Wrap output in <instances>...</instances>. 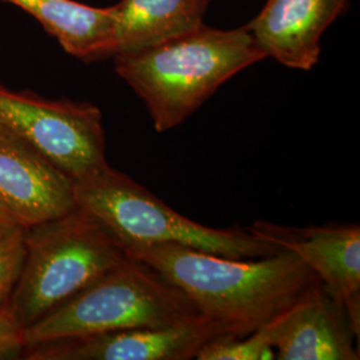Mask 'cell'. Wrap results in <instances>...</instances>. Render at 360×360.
I'll return each instance as SVG.
<instances>
[{"label":"cell","mask_w":360,"mask_h":360,"mask_svg":"<svg viewBox=\"0 0 360 360\" xmlns=\"http://www.w3.org/2000/svg\"><path fill=\"white\" fill-rule=\"evenodd\" d=\"M127 257L178 287L199 315L231 338L252 334L321 282L299 257L284 250L259 259H232L160 243L132 248Z\"/></svg>","instance_id":"obj_1"},{"label":"cell","mask_w":360,"mask_h":360,"mask_svg":"<svg viewBox=\"0 0 360 360\" xmlns=\"http://www.w3.org/2000/svg\"><path fill=\"white\" fill-rule=\"evenodd\" d=\"M266 56L245 28L198 30L114 56L115 71L142 99L156 132L175 129L219 87Z\"/></svg>","instance_id":"obj_2"},{"label":"cell","mask_w":360,"mask_h":360,"mask_svg":"<svg viewBox=\"0 0 360 360\" xmlns=\"http://www.w3.org/2000/svg\"><path fill=\"white\" fill-rule=\"evenodd\" d=\"M127 257L115 238L77 206L60 218L30 226L23 270L8 309L26 330Z\"/></svg>","instance_id":"obj_3"},{"label":"cell","mask_w":360,"mask_h":360,"mask_svg":"<svg viewBox=\"0 0 360 360\" xmlns=\"http://www.w3.org/2000/svg\"><path fill=\"white\" fill-rule=\"evenodd\" d=\"M75 203L96 219L126 254L132 248L160 243L232 259H259L281 251L247 229H212L193 221L110 165L75 181Z\"/></svg>","instance_id":"obj_4"},{"label":"cell","mask_w":360,"mask_h":360,"mask_svg":"<svg viewBox=\"0 0 360 360\" xmlns=\"http://www.w3.org/2000/svg\"><path fill=\"white\" fill-rule=\"evenodd\" d=\"M199 316L191 300L154 269L127 257L114 270L26 328L27 347L139 327H167Z\"/></svg>","instance_id":"obj_5"},{"label":"cell","mask_w":360,"mask_h":360,"mask_svg":"<svg viewBox=\"0 0 360 360\" xmlns=\"http://www.w3.org/2000/svg\"><path fill=\"white\" fill-rule=\"evenodd\" d=\"M101 110L87 102L46 99L0 84V126L74 181L108 166Z\"/></svg>","instance_id":"obj_6"},{"label":"cell","mask_w":360,"mask_h":360,"mask_svg":"<svg viewBox=\"0 0 360 360\" xmlns=\"http://www.w3.org/2000/svg\"><path fill=\"white\" fill-rule=\"evenodd\" d=\"M223 336L202 315L167 327H139L30 346V360H190L210 340Z\"/></svg>","instance_id":"obj_7"},{"label":"cell","mask_w":360,"mask_h":360,"mask_svg":"<svg viewBox=\"0 0 360 360\" xmlns=\"http://www.w3.org/2000/svg\"><path fill=\"white\" fill-rule=\"evenodd\" d=\"M247 230L266 243L292 252L314 271L343 303L360 334L359 224L285 227L257 220Z\"/></svg>","instance_id":"obj_8"},{"label":"cell","mask_w":360,"mask_h":360,"mask_svg":"<svg viewBox=\"0 0 360 360\" xmlns=\"http://www.w3.org/2000/svg\"><path fill=\"white\" fill-rule=\"evenodd\" d=\"M75 207V181L0 126V208L30 227Z\"/></svg>","instance_id":"obj_9"},{"label":"cell","mask_w":360,"mask_h":360,"mask_svg":"<svg viewBox=\"0 0 360 360\" xmlns=\"http://www.w3.org/2000/svg\"><path fill=\"white\" fill-rule=\"evenodd\" d=\"M348 0H267L243 28L257 49L288 68L309 71L319 60L324 31L346 11Z\"/></svg>","instance_id":"obj_10"},{"label":"cell","mask_w":360,"mask_h":360,"mask_svg":"<svg viewBox=\"0 0 360 360\" xmlns=\"http://www.w3.org/2000/svg\"><path fill=\"white\" fill-rule=\"evenodd\" d=\"M358 342L347 309L319 282L284 312L275 359L358 360Z\"/></svg>","instance_id":"obj_11"},{"label":"cell","mask_w":360,"mask_h":360,"mask_svg":"<svg viewBox=\"0 0 360 360\" xmlns=\"http://www.w3.org/2000/svg\"><path fill=\"white\" fill-rule=\"evenodd\" d=\"M203 0H122L114 6L108 58L148 49L203 26Z\"/></svg>","instance_id":"obj_12"},{"label":"cell","mask_w":360,"mask_h":360,"mask_svg":"<svg viewBox=\"0 0 360 360\" xmlns=\"http://www.w3.org/2000/svg\"><path fill=\"white\" fill-rule=\"evenodd\" d=\"M31 15L67 53L84 62L108 58L114 6L91 7L75 0H1Z\"/></svg>","instance_id":"obj_13"},{"label":"cell","mask_w":360,"mask_h":360,"mask_svg":"<svg viewBox=\"0 0 360 360\" xmlns=\"http://www.w3.org/2000/svg\"><path fill=\"white\" fill-rule=\"evenodd\" d=\"M285 312V311H284ZM243 338L218 336L199 349L198 360H274L283 314Z\"/></svg>","instance_id":"obj_14"},{"label":"cell","mask_w":360,"mask_h":360,"mask_svg":"<svg viewBox=\"0 0 360 360\" xmlns=\"http://www.w3.org/2000/svg\"><path fill=\"white\" fill-rule=\"evenodd\" d=\"M27 227L0 215V309H8L26 257Z\"/></svg>","instance_id":"obj_15"},{"label":"cell","mask_w":360,"mask_h":360,"mask_svg":"<svg viewBox=\"0 0 360 360\" xmlns=\"http://www.w3.org/2000/svg\"><path fill=\"white\" fill-rule=\"evenodd\" d=\"M26 330L10 309H0V360L23 358Z\"/></svg>","instance_id":"obj_16"},{"label":"cell","mask_w":360,"mask_h":360,"mask_svg":"<svg viewBox=\"0 0 360 360\" xmlns=\"http://www.w3.org/2000/svg\"><path fill=\"white\" fill-rule=\"evenodd\" d=\"M0 215H4V217H8V215H7V214H6V212H4V211H3V210H1V208H0Z\"/></svg>","instance_id":"obj_17"},{"label":"cell","mask_w":360,"mask_h":360,"mask_svg":"<svg viewBox=\"0 0 360 360\" xmlns=\"http://www.w3.org/2000/svg\"><path fill=\"white\" fill-rule=\"evenodd\" d=\"M210 1H211V0H203V3H205L206 6H208V3H210Z\"/></svg>","instance_id":"obj_18"}]
</instances>
